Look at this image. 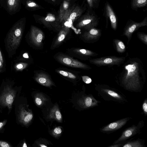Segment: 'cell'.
<instances>
[{"mask_svg": "<svg viewBox=\"0 0 147 147\" xmlns=\"http://www.w3.org/2000/svg\"><path fill=\"white\" fill-rule=\"evenodd\" d=\"M127 72L119 83L126 90L131 92H139L142 89L144 82L140 76L138 64L136 62L126 65L125 67Z\"/></svg>", "mask_w": 147, "mask_h": 147, "instance_id": "6da1fadb", "label": "cell"}, {"mask_svg": "<svg viewBox=\"0 0 147 147\" xmlns=\"http://www.w3.org/2000/svg\"><path fill=\"white\" fill-rule=\"evenodd\" d=\"M98 95L104 100L121 104L127 102L126 96L119 91L105 85H97L95 88Z\"/></svg>", "mask_w": 147, "mask_h": 147, "instance_id": "7a4b0ae2", "label": "cell"}, {"mask_svg": "<svg viewBox=\"0 0 147 147\" xmlns=\"http://www.w3.org/2000/svg\"><path fill=\"white\" fill-rule=\"evenodd\" d=\"M24 25L22 21H19L12 27L9 32L7 43V47L11 50L16 49L19 45L23 34Z\"/></svg>", "mask_w": 147, "mask_h": 147, "instance_id": "3957f363", "label": "cell"}, {"mask_svg": "<svg viewBox=\"0 0 147 147\" xmlns=\"http://www.w3.org/2000/svg\"><path fill=\"white\" fill-rule=\"evenodd\" d=\"M143 120L139 121L137 125H133L125 129L122 132L120 137L115 141L113 144H117L126 141L129 138L139 134L144 125Z\"/></svg>", "mask_w": 147, "mask_h": 147, "instance_id": "277c9868", "label": "cell"}, {"mask_svg": "<svg viewBox=\"0 0 147 147\" xmlns=\"http://www.w3.org/2000/svg\"><path fill=\"white\" fill-rule=\"evenodd\" d=\"M16 94V91L9 86H5L0 97V104L7 107L9 110L12 108V105Z\"/></svg>", "mask_w": 147, "mask_h": 147, "instance_id": "5b68a950", "label": "cell"}, {"mask_svg": "<svg viewBox=\"0 0 147 147\" xmlns=\"http://www.w3.org/2000/svg\"><path fill=\"white\" fill-rule=\"evenodd\" d=\"M98 20L96 16L93 13H88L83 16L76 25L79 28H83L88 30L96 26Z\"/></svg>", "mask_w": 147, "mask_h": 147, "instance_id": "8992f818", "label": "cell"}, {"mask_svg": "<svg viewBox=\"0 0 147 147\" xmlns=\"http://www.w3.org/2000/svg\"><path fill=\"white\" fill-rule=\"evenodd\" d=\"M125 58L122 57L108 56L91 59L90 61L96 65H110L119 64Z\"/></svg>", "mask_w": 147, "mask_h": 147, "instance_id": "52a82bcc", "label": "cell"}, {"mask_svg": "<svg viewBox=\"0 0 147 147\" xmlns=\"http://www.w3.org/2000/svg\"><path fill=\"white\" fill-rule=\"evenodd\" d=\"M131 119V117H126L114 121L102 127L100 129V131L103 133L113 132L121 129Z\"/></svg>", "mask_w": 147, "mask_h": 147, "instance_id": "ba28073f", "label": "cell"}, {"mask_svg": "<svg viewBox=\"0 0 147 147\" xmlns=\"http://www.w3.org/2000/svg\"><path fill=\"white\" fill-rule=\"evenodd\" d=\"M57 59L61 63L67 66L83 69L88 68L86 64L66 55L59 56Z\"/></svg>", "mask_w": 147, "mask_h": 147, "instance_id": "9c48e42d", "label": "cell"}, {"mask_svg": "<svg viewBox=\"0 0 147 147\" xmlns=\"http://www.w3.org/2000/svg\"><path fill=\"white\" fill-rule=\"evenodd\" d=\"M83 11V10L78 6L69 8L64 15L61 22L68 21L73 23L81 16Z\"/></svg>", "mask_w": 147, "mask_h": 147, "instance_id": "30bf717a", "label": "cell"}, {"mask_svg": "<svg viewBox=\"0 0 147 147\" xmlns=\"http://www.w3.org/2000/svg\"><path fill=\"white\" fill-rule=\"evenodd\" d=\"M147 25V17L145 18L141 22H137L132 21L125 28L124 32V35L127 37L129 41L131 38L132 34L135 31L141 27Z\"/></svg>", "mask_w": 147, "mask_h": 147, "instance_id": "8fae6325", "label": "cell"}, {"mask_svg": "<svg viewBox=\"0 0 147 147\" xmlns=\"http://www.w3.org/2000/svg\"><path fill=\"white\" fill-rule=\"evenodd\" d=\"M30 37L33 43L38 46L42 44L44 35L41 30L36 27L32 26L31 29Z\"/></svg>", "mask_w": 147, "mask_h": 147, "instance_id": "7c38bea8", "label": "cell"}, {"mask_svg": "<svg viewBox=\"0 0 147 147\" xmlns=\"http://www.w3.org/2000/svg\"><path fill=\"white\" fill-rule=\"evenodd\" d=\"M18 117L19 122L26 125L31 121L33 115L30 111L27 110L24 107L21 106L19 108Z\"/></svg>", "mask_w": 147, "mask_h": 147, "instance_id": "4fadbf2b", "label": "cell"}, {"mask_svg": "<svg viewBox=\"0 0 147 147\" xmlns=\"http://www.w3.org/2000/svg\"><path fill=\"white\" fill-rule=\"evenodd\" d=\"M105 10L107 16L109 18L112 28L116 30L117 26V19L113 9L108 3L105 6Z\"/></svg>", "mask_w": 147, "mask_h": 147, "instance_id": "5bb4252c", "label": "cell"}, {"mask_svg": "<svg viewBox=\"0 0 147 147\" xmlns=\"http://www.w3.org/2000/svg\"><path fill=\"white\" fill-rule=\"evenodd\" d=\"M36 80L40 84L46 86H50L53 84L52 82L45 74L41 73L38 74L35 77Z\"/></svg>", "mask_w": 147, "mask_h": 147, "instance_id": "9a60e30c", "label": "cell"}, {"mask_svg": "<svg viewBox=\"0 0 147 147\" xmlns=\"http://www.w3.org/2000/svg\"><path fill=\"white\" fill-rule=\"evenodd\" d=\"M122 147H145V140L138 138L133 140L123 142Z\"/></svg>", "mask_w": 147, "mask_h": 147, "instance_id": "2e32d148", "label": "cell"}, {"mask_svg": "<svg viewBox=\"0 0 147 147\" xmlns=\"http://www.w3.org/2000/svg\"><path fill=\"white\" fill-rule=\"evenodd\" d=\"M100 30L94 28H92L84 33L83 36L86 40H91L96 39L100 35Z\"/></svg>", "mask_w": 147, "mask_h": 147, "instance_id": "e0dca14e", "label": "cell"}, {"mask_svg": "<svg viewBox=\"0 0 147 147\" xmlns=\"http://www.w3.org/2000/svg\"><path fill=\"white\" fill-rule=\"evenodd\" d=\"M69 31V28L67 27H64L60 30L53 45V48H55L63 41Z\"/></svg>", "mask_w": 147, "mask_h": 147, "instance_id": "ac0fdd59", "label": "cell"}, {"mask_svg": "<svg viewBox=\"0 0 147 147\" xmlns=\"http://www.w3.org/2000/svg\"><path fill=\"white\" fill-rule=\"evenodd\" d=\"M69 7V2L66 1H64L61 5L59 12V19L60 22L67 11Z\"/></svg>", "mask_w": 147, "mask_h": 147, "instance_id": "d6986e66", "label": "cell"}, {"mask_svg": "<svg viewBox=\"0 0 147 147\" xmlns=\"http://www.w3.org/2000/svg\"><path fill=\"white\" fill-rule=\"evenodd\" d=\"M20 3V0H7V6L10 11L16 10L18 8Z\"/></svg>", "mask_w": 147, "mask_h": 147, "instance_id": "ffe728a7", "label": "cell"}, {"mask_svg": "<svg viewBox=\"0 0 147 147\" xmlns=\"http://www.w3.org/2000/svg\"><path fill=\"white\" fill-rule=\"evenodd\" d=\"M147 4V0H132V6L137 8L146 6Z\"/></svg>", "mask_w": 147, "mask_h": 147, "instance_id": "44dd1931", "label": "cell"}, {"mask_svg": "<svg viewBox=\"0 0 147 147\" xmlns=\"http://www.w3.org/2000/svg\"><path fill=\"white\" fill-rule=\"evenodd\" d=\"M116 48L118 52L122 53L125 52V47L123 43L121 40L117 39L115 40Z\"/></svg>", "mask_w": 147, "mask_h": 147, "instance_id": "7402d4cb", "label": "cell"}, {"mask_svg": "<svg viewBox=\"0 0 147 147\" xmlns=\"http://www.w3.org/2000/svg\"><path fill=\"white\" fill-rule=\"evenodd\" d=\"M50 115L52 117L54 118L58 121L61 119L62 116L60 112L56 108H53L51 111Z\"/></svg>", "mask_w": 147, "mask_h": 147, "instance_id": "603a6c76", "label": "cell"}, {"mask_svg": "<svg viewBox=\"0 0 147 147\" xmlns=\"http://www.w3.org/2000/svg\"><path fill=\"white\" fill-rule=\"evenodd\" d=\"M74 51L76 53L86 56H92L94 54V53L92 51L84 49H77L74 50Z\"/></svg>", "mask_w": 147, "mask_h": 147, "instance_id": "cb8c5ba5", "label": "cell"}, {"mask_svg": "<svg viewBox=\"0 0 147 147\" xmlns=\"http://www.w3.org/2000/svg\"><path fill=\"white\" fill-rule=\"evenodd\" d=\"M57 72L61 75L69 78L75 79L76 77L74 74L66 71L62 70H58Z\"/></svg>", "mask_w": 147, "mask_h": 147, "instance_id": "d4e9b609", "label": "cell"}, {"mask_svg": "<svg viewBox=\"0 0 147 147\" xmlns=\"http://www.w3.org/2000/svg\"><path fill=\"white\" fill-rule=\"evenodd\" d=\"M90 8H97L100 2V0H86Z\"/></svg>", "mask_w": 147, "mask_h": 147, "instance_id": "484cf974", "label": "cell"}, {"mask_svg": "<svg viewBox=\"0 0 147 147\" xmlns=\"http://www.w3.org/2000/svg\"><path fill=\"white\" fill-rule=\"evenodd\" d=\"M26 63H20L16 64L15 66V68L17 71H22L25 69L28 66Z\"/></svg>", "mask_w": 147, "mask_h": 147, "instance_id": "4316f807", "label": "cell"}, {"mask_svg": "<svg viewBox=\"0 0 147 147\" xmlns=\"http://www.w3.org/2000/svg\"><path fill=\"white\" fill-rule=\"evenodd\" d=\"M45 21L47 22H53L55 21L56 18L54 14L51 13H48L45 18Z\"/></svg>", "mask_w": 147, "mask_h": 147, "instance_id": "83f0119b", "label": "cell"}, {"mask_svg": "<svg viewBox=\"0 0 147 147\" xmlns=\"http://www.w3.org/2000/svg\"><path fill=\"white\" fill-rule=\"evenodd\" d=\"M138 36L145 44H147V35L146 34L140 33H138Z\"/></svg>", "mask_w": 147, "mask_h": 147, "instance_id": "f1b7e54d", "label": "cell"}, {"mask_svg": "<svg viewBox=\"0 0 147 147\" xmlns=\"http://www.w3.org/2000/svg\"><path fill=\"white\" fill-rule=\"evenodd\" d=\"M142 108L145 116L147 115V99L146 98L144 100L142 104Z\"/></svg>", "mask_w": 147, "mask_h": 147, "instance_id": "f546056e", "label": "cell"}, {"mask_svg": "<svg viewBox=\"0 0 147 147\" xmlns=\"http://www.w3.org/2000/svg\"><path fill=\"white\" fill-rule=\"evenodd\" d=\"M27 5L30 7H38L39 5L36 3L31 1H29L27 3Z\"/></svg>", "mask_w": 147, "mask_h": 147, "instance_id": "4dcf8cb0", "label": "cell"}, {"mask_svg": "<svg viewBox=\"0 0 147 147\" xmlns=\"http://www.w3.org/2000/svg\"><path fill=\"white\" fill-rule=\"evenodd\" d=\"M82 78L83 82L86 84H90L92 81L91 79L89 76H82Z\"/></svg>", "mask_w": 147, "mask_h": 147, "instance_id": "1f68e13d", "label": "cell"}, {"mask_svg": "<svg viewBox=\"0 0 147 147\" xmlns=\"http://www.w3.org/2000/svg\"><path fill=\"white\" fill-rule=\"evenodd\" d=\"M11 146L5 141L0 140V147H11Z\"/></svg>", "mask_w": 147, "mask_h": 147, "instance_id": "d6a6232c", "label": "cell"}, {"mask_svg": "<svg viewBox=\"0 0 147 147\" xmlns=\"http://www.w3.org/2000/svg\"><path fill=\"white\" fill-rule=\"evenodd\" d=\"M35 101L38 105H40L42 103V99L41 97L38 96L36 97L35 99Z\"/></svg>", "mask_w": 147, "mask_h": 147, "instance_id": "836d02e7", "label": "cell"}, {"mask_svg": "<svg viewBox=\"0 0 147 147\" xmlns=\"http://www.w3.org/2000/svg\"><path fill=\"white\" fill-rule=\"evenodd\" d=\"M61 129L59 127H56L53 130V133L55 135L60 134L61 133Z\"/></svg>", "mask_w": 147, "mask_h": 147, "instance_id": "e575fe53", "label": "cell"}, {"mask_svg": "<svg viewBox=\"0 0 147 147\" xmlns=\"http://www.w3.org/2000/svg\"><path fill=\"white\" fill-rule=\"evenodd\" d=\"M123 144V142L117 144H113L112 145L108 146V147H121Z\"/></svg>", "mask_w": 147, "mask_h": 147, "instance_id": "d590c367", "label": "cell"}, {"mask_svg": "<svg viewBox=\"0 0 147 147\" xmlns=\"http://www.w3.org/2000/svg\"><path fill=\"white\" fill-rule=\"evenodd\" d=\"M7 122V120H5L3 121H0V130L1 129Z\"/></svg>", "mask_w": 147, "mask_h": 147, "instance_id": "8d00e7d4", "label": "cell"}, {"mask_svg": "<svg viewBox=\"0 0 147 147\" xmlns=\"http://www.w3.org/2000/svg\"><path fill=\"white\" fill-rule=\"evenodd\" d=\"M0 61L1 62L2 64L3 62V57H2V53H1V51L0 50Z\"/></svg>", "mask_w": 147, "mask_h": 147, "instance_id": "74e56055", "label": "cell"}, {"mask_svg": "<svg viewBox=\"0 0 147 147\" xmlns=\"http://www.w3.org/2000/svg\"><path fill=\"white\" fill-rule=\"evenodd\" d=\"M21 146L23 147H27V146L26 143L25 142H24L21 145Z\"/></svg>", "mask_w": 147, "mask_h": 147, "instance_id": "f35d334b", "label": "cell"}, {"mask_svg": "<svg viewBox=\"0 0 147 147\" xmlns=\"http://www.w3.org/2000/svg\"><path fill=\"white\" fill-rule=\"evenodd\" d=\"M23 56L24 57L26 58H28V54L27 53H24L23 54Z\"/></svg>", "mask_w": 147, "mask_h": 147, "instance_id": "ab89813d", "label": "cell"}, {"mask_svg": "<svg viewBox=\"0 0 147 147\" xmlns=\"http://www.w3.org/2000/svg\"><path fill=\"white\" fill-rule=\"evenodd\" d=\"M52 1H53V2H54L55 1V0H51Z\"/></svg>", "mask_w": 147, "mask_h": 147, "instance_id": "60d3db41", "label": "cell"}, {"mask_svg": "<svg viewBox=\"0 0 147 147\" xmlns=\"http://www.w3.org/2000/svg\"><path fill=\"white\" fill-rule=\"evenodd\" d=\"M67 0V1H69V0Z\"/></svg>", "mask_w": 147, "mask_h": 147, "instance_id": "b9f144b4", "label": "cell"}, {"mask_svg": "<svg viewBox=\"0 0 147 147\" xmlns=\"http://www.w3.org/2000/svg\"></svg>", "mask_w": 147, "mask_h": 147, "instance_id": "7bdbcfd3", "label": "cell"}]
</instances>
